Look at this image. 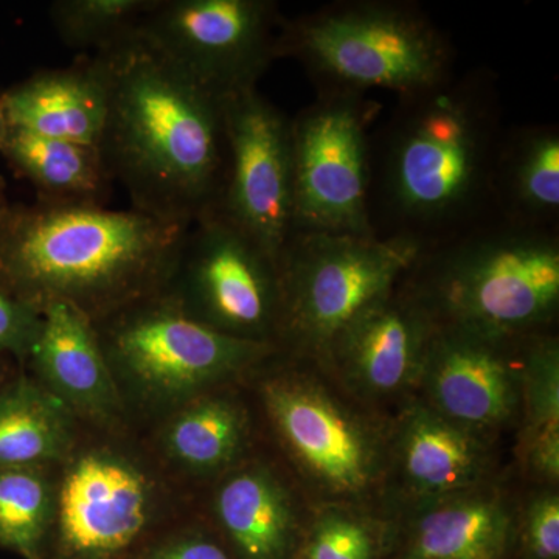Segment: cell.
<instances>
[{
  "label": "cell",
  "mask_w": 559,
  "mask_h": 559,
  "mask_svg": "<svg viewBox=\"0 0 559 559\" xmlns=\"http://www.w3.org/2000/svg\"><path fill=\"white\" fill-rule=\"evenodd\" d=\"M300 58L341 94L439 90L450 51L425 17L404 7L353 3L283 25L277 57Z\"/></svg>",
  "instance_id": "cell-3"
},
{
  "label": "cell",
  "mask_w": 559,
  "mask_h": 559,
  "mask_svg": "<svg viewBox=\"0 0 559 559\" xmlns=\"http://www.w3.org/2000/svg\"><path fill=\"white\" fill-rule=\"evenodd\" d=\"M164 294L227 336L271 344L278 331V264L218 207L191 224Z\"/></svg>",
  "instance_id": "cell-6"
},
{
  "label": "cell",
  "mask_w": 559,
  "mask_h": 559,
  "mask_svg": "<svg viewBox=\"0 0 559 559\" xmlns=\"http://www.w3.org/2000/svg\"><path fill=\"white\" fill-rule=\"evenodd\" d=\"M156 0H55L49 16L58 38L73 50L108 49L139 27Z\"/></svg>",
  "instance_id": "cell-24"
},
{
  "label": "cell",
  "mask_w": 559,
  "mask_h": 559,
  "mask_svg": "<svg viewBox=\"0 0 559 559\" xmlns=\"http://www.w3.org/2000/svg\"><path fill=\"white\" fill-rule=\"evenodd\" d=\"M50 488L39 466L0 468V544L35 554L50 520Z\"/></svg>",
  "instance_id": "cell-26"
},
{
  "label": "cell",
  "mask_w": 559,
  "mask_h": 559,
  "mask_svg": "<svg viewBox=\"0 0 559 559\" xmlns=\"http://www.w3.org/2000/svg\"><path fill=\"white\" fill-rule=\"evenodd\" d=\"M148 511L145 477L116 455L81 457L58 496L62 543L81 557H106L130 546L145 527Z\"/></svg>",
  "instance_id": "cell-14"
},
{
  "label": "cell",
  "mask_w": 559,
  "mask_h": 559,
  "mask_svg": "<svg viewBox=\"0 0 559 559\" xmlns=\"http://www.w3.org/2000/svg\"><path fill=\"white\" fill-rule=\"evenodd\" d=\"M40 330V312L0 288V353L31 356Z\"/></svg>",
  "instance_id": "cell-29"
},
{
  "label": "cell",
  "mask_w": 559,
  "mask_h": 559,
  "mask_svg": "<svg viewBox=\"0 0 559 559\" xmlns=\"http://www.w3.org/2000/svg\"><path fill=\"white\" fill-rule=\"evenodd\" d=\"M153 559H230L218 544L202 538H191L173 544Z\"/></svg>",
  "instance_id": "cell-31"
},
{
  "label": "cell",
  "mask_w": 559,
  "mask_h": 559,
  "mask_svg": "<svg viewBox=\"0 0 559 559\" xmlns=\"http://www.w3.org/2000/svg\"><path fill=\"white\" fill-rule=\"evenodd\" d=\"M401 463L419 495L447 496L477 479L481 452L468 430L437 412L418 411L404 429Z\"/></svg>",
  "instance_id": "cell-19"
},
{
  "label": "cell",
  "mask_w": 559,
  "mask_h": 559,
  "mask_svg": "<svg viewBox=\"0 0 559 559\" xmlns=\"http://www.w3.org/2000/svg\"><path fill=\"white\" fill-rule=\"evenodd\" d=\"M221 524L245 559H283L294 535L289 500L263 471L235 474L216 499Z\"/></svg>",
  "instance_id": "cell-20"
},
{
  "label": "cell",
  "mask_w": 559,
  "mask_h": 559,
  "mask_svg": "<svg viewBox=\"0 0 559 559\" xmlns=\"http://www.w3.org/2000/svg\"><path fill=\"white\" fill-rule=\"evenodd\" d=\"M227 171L216 205L278 264L294 234L290 120L257 87L223 98Z\"/></svg>",
  "instance_id": "cell-11"
},
{
  "label": "cell",
  "mask_w": 559,
  "mask_h": 559,
  "mask_svg": "<svg viewBox=\"0 0 559 559\" xmlns=\"http://www.w3.org/2000/svg\"><path fill=\"white\" fill-rule=\"evenodd\" d=\"M271 0H156L143 33L182 72L219 98L253 90L277 58Z\"/></svg>",
  "instance_id": "cell-9"
},
{
  "label": "cell",
  "mask_w": 559,
  "mask_h": 559,
  "mask_svg": "<svg viewBox=\"0 0 559 559\" xmlns=\"http://www.w3.org/2000/svg\"><path fill=\"white\" fill-rule=\"evenodd\" d=\"M527 540L530 551L536 559H558L559 502L557 496L540 499L532 507Z\"/></svg>",
  "instance_id": "cell-30"
},
{
  "label": "cell",
  "mask_w": 559,
  "mask_h": 559,
  "mask_svg": "<svg viewBox=\"0 0 559 559\" xmlns=\"http://www.w3.org/2000/svg\"><path fill=\"white\" fill-rule=\"evenodd\" d=\"M39 312L31 356L40 378L66 404L108 414L117 404L116 385L95 323L68 301L51 300Z\"/></svg>",
  "instance_id": "cell-17"
},
{
  "label": "cell",
  "mask_w": 559,
  "mask_h": 559,
  "mask_svg": "<svg viewBox=\"0 0 559 559\" xmlns=\"http://www.w3.org/2000/svg\"><path fill=\"white\" fill-rule=\"evenodd\" d=\"M72 440L68 404L49 389L17 381L0 390V468L60 459Z\"/></svg>",
  "instance_id": "cell-21"
},
{
  "label": "cell",
  "mask_w": 559,
  "mask_h": 559,
  "mask_svg": "<svg viewBox=\"0 0 559 559\" xmlns=\"http://www.w3.org/2000/svg\"><path fill=\"white\" fill-rule=\"evenodd\" d=\"M264 400L294 460L320 488L342 498L370 488L378 468L373 440L318 382L278 378Z\"/></svg>",
  "instance_id": "cell-12"
},
{
  "label": "cell",
  "mask_w": 559,
  "mask_h": 559,
  "mask_svg": "<svg viewBox=\"0 0 559 559\" xmlns=\"http://www.w3.org/2000/svg\"><path fill=\"white\" fill-rule=\"evenodd\" d=\"M439 322L418 294L395 288L342 331L329 353L347 380L370 395H390L419 380Z\"/></svg>",
  "instance_id": "cell-15"
},
{
  "label": "cell",
  "mask_w": 559,
  "mask_h": 559,
  "mask_svg": "<svg viewBox=\"0 0 559 559\" xmlns=\"http://www.w3.org/2000/svg\"><path fill=\"white\" fill-rule=\"evenodd\" d=\"M418 296L439 325L516 340L557 311L558 241L522 230L466 242L440 264L432 290Z\"/></svg>",
  "instance_id": "cell-5"
},
{
  "label": "cell",
  "mask_w": 559,
  "mask_h": 559,
  "mask_svg": "<svg viewBox=\"0 0 559 559\" xmlns=\"http://www.w3.org/2000/svg\"><path fill=\"white\" fill-rule=\"evenodd\" d=\"M245 417L227 400H204L171 423L167 447L189 468L210 471L227 465L245 439Z\"/></svg>",
  "instance_id": "cell-23"
},
{
  "label": "cell",
  "mask_w": 559,
  "mask_h": 559,
  "mask_svg": "<svg viewBox=\"0 0 559 559\" xmlns=\"http://www.w3.org/2000/svg\"><path fill=\"white\" fill-rule=\"evenodd\" d=\"M0 380H2V377H0Z\"/></svg>",
  "instance_id": "cell-34"
},
{
  "label": "cell",
  "mask_w": 559,
  "mask_h": 559,
  "mask_svg": "<svg viewBox=\"0 0 559 559\" xmlns=\"http://www.w3.org/2000/svg\"><path fill=\"white\" fill-rule=\"evenodd\" d=\"M516 204L533 216H550L559 209V138L536 132L522 143L511 170Z\"/></svg>",
  "instance_id": "cell-27"
},
{
  "label": "cell",
  "mask_w": 559,
  "mask_h": 559,
  "mask_svg": "<svg viewBox=\"0 0 559 559\" xmlns=\"http://www.w3.org/2000/svg\"><path fill=\"white\" fill-rule=\"evenodd\" d=\"M525 380L528 381V459L533 468L549 479L559 473V366L554 341L540 340L530 349Z\"/></svg>",
  "instance_id": "cell-25"
},
{
  "label": "cell",
  "mask_w": 559,
  "mask_h": 559,
  "mask_svg": "<svg viewBox=\"0 0 559 559\" xmlns=\"http://www.w3.org/2000/svg\"><path fill=\"white\" fill-rule=\"evenodd\" d=\"M7 131H9V127H7L5 117H3L2 109H0V146H2L3 139H5Z\"/></svg>",
  "instance_id": "cell-33"
},
{
  "label": "cell",
  "mask_w": 559,
  "mask_h": 559,
  "mask_svg": "<svg viewBox=\"0 0 559 559\" xmlns=\"http://www.w3.org/2000/svg\"><path fill=\"white\" fill-rule=\"evenodd\" d=\"M0 153L35 186L40 201L102 204L112 180L97 146L9 128Z\"/></svg>",
  "instance_id": "cell-18"
},
{
  "label": "cell",
  "mask_w": 559,
  "mask_h": 559,
  "mask_svg": "<svg viewBox=\"0 0 559 559\" xmlns=\"http://www.w3.org/2000/svg\"><path fill=\"white\" fill-rule=\"evenodd\" d=\"M108 92L100 154L132 209L191 226L219 204L223 98L173 64L139 27L94 57Z\"/></svg>",
  "instance_id": "cell-1"
},
{
  "label": "cell",
  "mask_w": 559,
  "mask_h": 559,
  "mask_svg": "<svg viewBox=\"0 0 559 559\" xmlns=\"http://www.w3.org/2000/svg\"><path fill=\"white\" fill-rule=\"evenodd\" d=\"M509 527V518L491 500H451L419 521L411 559H500Z\"/></svg>",
  "instance_id": "cell-22"
},
{
  "label": "cell",
  "mask_w": 559,
  "mask_h": 559,
  "mask_svg": "<svg viewBox=\"0 0 559 559\" xmlns=\"http://www.w3.org/2000/svg\"><path fill=\"white\" fill-rule=\"evenodd\" d=\"M373 554L370 530L344 514L323 518L308 547V559H373Z\"/></svg>",
  "instance_id": "cell-28"
},
{
  "label": "cell",
  "mask_w": 559,
  "mask_h": 559,
  "mask_svg": "<svg viewBox=\"0 0 559 559\" xmlns=\"http://www.w3.org/2000/svg\"><path fill=\"white\" fill-rule=\"evenodd\" d=\"M440 87L396 132L385 179L395 209L421 223L465 209L487 168L488 130L479 106Z\"/></svg>",
  "instance_id": "cell-8"
},
{
  "label": "cell",
  "mask_w": 559,
  "mask_h": 559,
  "mask_svg": "<svg viewBox=\"0 0 559 559\" xmlns=\"http://www.w3.org/2000/svg\"><path fill=\"white\" fill-rule=\"evenodd\" d=\"M421 250L407 234L385 240L293 234L278 261V331L326 355L349 323L395 288Z\"/></svg>",
  "instance_id": "cell-4"
},
{
  "label": "cell",
  "mask_w": 559,
  "mask_h": 559,
  "mask_svg": "<svg viewBox=\"0 0 559 559\" xmlns=\"http://www.w3.org/2000/svg\"><path fill=\"white\" fill-rule=\"evenodd\" d=\"M11 130L81 145H100L108 92L94 58L69 68L40 70L0 95Z\"/></svg>",
  "instance_id": "cell-16"
},
{
  "label": "cell",
  "mask_w": 559,
  "mask_h": 559,
  "mask_svg": "<svg viewBox=\"0 0 559 559\" xmlns=\"http://www.w3.org/2000/svg\"><path fill=\"white\" fill-rule=\"evenodd\" d=\"M290 135L294 234L374 237L366 117L355 95L331 94L305 109Z\"/></svg>",
  "instance_id": "cell-10"
},
{
  "label": "cell",
  "mask_w": 559,
  "mask_h": 559,
  "mask_svg": "<svg viewBox=\"0 0 559 559\" xmlns=\"http://www.w3.org/2000/svg\"><path fill=\"white\" fill-rule=\"evenodd\" d=\"M509 341L439 325L419 374L432 411L466 430L507 421L520 396V373L503 349Z\"/></svg>",
  "instance_id": "cell-13"
},
{
  "label": "cell",
  "mask_w": 559,
  "mask_h": 559,
  "mask_svg": "<svg viewBox=\"0 0 559 559\" xmlns=\"http://www.w3.org/2000/svg\"><path fill=\"white\" fill-rule=\"evenodd\" d=\"M109 366L159 396L223 380L272 352L191 319L164 290L95 323Z\"/></svg>",
  "instance_id": "cell-7"
},
{
  "label": "cell",
  "mask_w": 559,
  "mask_h": 559,
  "mask_svg": "<svg viewBox=\"0 0 559 559\" xmlns=\"http://www.w3.org/2000/svg\"><path fill=\"white\" fill-rule=\"evenodd\" d=\"M189 229L97 202L13 205L0 234V288L38 311L68 301L97 323L167 288Z\"/></svg>",
  "instance_id": "cell-2"
},
{
  "label": "cell",
  "mask_w": 559,
  "mask_h": 559,
  "mask_svg": "<svg viewBox=\"0 0 559 559\" xmlns=\"http://www.w3.org/2000/svg\"><path fill=\"white\" fill-rule=\"evenodd\" d=\"M11 209H13V205L10 204L9 197H7V182L0 176V234H2L3 227H5Z\"/></svg>",
  "instance_id": "cell-32"
}]
</instances>
